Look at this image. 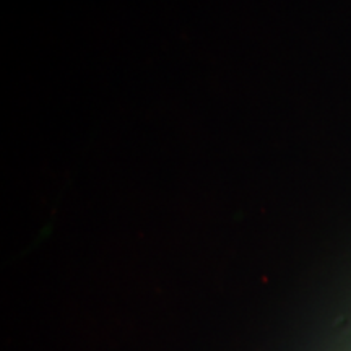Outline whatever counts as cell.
Wrapping results in <instances>:
<instances>
[]
</instances>
